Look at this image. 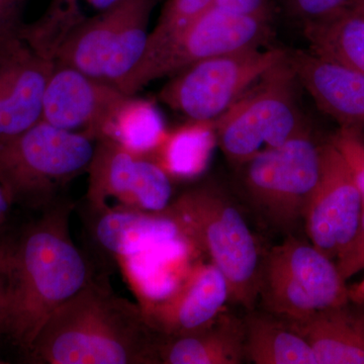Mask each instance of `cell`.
Segmentation results:
<instances>
[{"label": "cell", "instance_id": "obj_1", "mask_svg": "<svg viewBox=\"0 0 364 364\" xmlns=\"http://www.w3.org/2000/svg\"><path fill=\"white\" fill-rule=\"evenodd\" d=\"M73 208L61 196L18 233L0 236V335L26 353L54 311L97 279L72 240Z\"/></svg>", "mask_w": 364, "mask_h": 364}, {"label": "cell", "instance_id": "obj_2", "mask_svg": "<svg viewBox=\"0 0 364 364\" xmlns=\"http://www.w3.org/2000/svg\"><path fill=\"white\" fill-rule=\"evenodd\" d=\"M161 337L140 306L97 277L54 311L28 354L45 364L159 363Z\"/></svg>", "mask_w": 364, "mask_h": 364}, {"label": "cell", "instance_id": "obj_3", "mask_svg": "<svg viewBox=\"0 0 364 364\" xmlns=\"http://www.w3.org/2000/svg\"><path fill=\"white\" fill-rule=\"evenodd\" d=\"M182 240L203 251L229 284L230 301L252 311L259 298V247L243 215L210 184L182 193L165 210Z\"/></svg>", "mask_w": 364, "mask_h": 364}, {"label": "cell", "instance_id": "obj_4", "mask_svg": "<svg viewBox=\"0 0 364 364\" xmlns=\"http://www.w3.org/2000/svg\"><path fill=\"white\" fill-rule=\"evenodd\" d=\"M97 141L41 119L0 142V182L11 203L44 210L68 182L87 172Z\"/></svg>", "mask_w": 364, "mask_h": 364}, {"label": "cell", "instance_id": "obj_5", "mask_svg": "<svg viewBox=\"0 0 364 364\" xmlns=\"http://www.w3.org/2000/svg\"><path fill=\"white\" fill-rule=\"evenodd\" d=\"M298 83L289 54L215 119L218 145L228 159L244 164L312 132L299 107Z\"/></svg>", "mask_w": 364, "mask_h": 364}, {"label": "cell", "instance_id": "obj_6", "mask_svg": "<svg viewBox=\"0 0 364 364\" xmlns=\"http://www.w3.org/2000/svg\"><path fill=\"white\" fill-rule=\"evenodd\" d=\"M272 21L213 6L186 28L148 43L142 59L117 88L126 95H136L152 81L174 75L196 62L265 47L272 37Z\"/></svg>", "mask_w": 364, "mask_h": 364}, {"label": "cell", "instance_id": "obj_7", "mask_svg": "<svg viewBox=\"0 0 364 364\" xmlns=\"http://www.w3.org/2000/svg\"><path fill=\"white\" fill-rule=\"evenodd\" d=\"M159 0H119L65 38L53 62L119 86L142 59L151 14Z\"/></svg>", "mask_w": 364, "mask_h": 364}, {"label": "cell", "instance_id": "obj_8", "mask_svg": "<svg viewBox=\"0 0 364 364\" xmlns=\"http://www.w3.org/2000/svg\"><path fill=\"white\" fill-rule=\"evenodd\" d=\"M345 282L334 260L291 236L263 257L259 296L268 313L298 320L349 301Z\"/></svg>", "mask_w": 364, "mask_h": 364}, {"label": "cell", "instance_id": "obj_9", "mask_svg": "<svg viewBox=\"0 0 364 364\" xmlns=\"http://www.w3.org/2000/svg\"><path fill=\"white\" fill-rule=\"evenodd\" d=\"M289 54L258 47L196 62L171 76L159 100L189 121L214 122Z\"/></svg>", "mask_w": 364, "mask_h": 364}, {"label": "cell", "instance_id": "obj_10", "mask_svg": "<svg viewBox=\"0 0 364 364\" xmlns=\"http://www.w3.org/2000/svg\"><path fill=\"white\" fill-rule=\"evenodd\" d=\"M320 145L310 132L244 163L246 191L275 227L291 230L305 219L320 172Z\"/></svg>", "mask_w": 364, "mask_h": 364}, {"label": "cell", "instance_id": "obj_11", "mask_svg": "<svg viewBox=\"0 0 364 364\" xmlns=\"http://www.w3.org/2000/svg\"><path fill=\"white\" fill-rule=\"evenodd\" d=\"M87 207H117L160 213L169 207L171 178L152 159L139 156L109 140H98L87 170Z\"/></svg>", "mask_w": 364, "mask_h": 364}, {"label": "cell", "instance_id": "obj_12", "mask_svg": "<svg viewBox=\"0 0 364 364\" xmlns=\"http://www.w3.org/2000/svg\"><path fill=\"white\" fill-rule=\"evenodd\" d=\"M363 196L343 158L329 141L320 145V172L305 215L311 243L336 260L358 231Z\"/></svg>", "mask_w": 364, "mask_h": 364}, {"label": "cell", "instance_id": "obj_13", "mask_svg": "<svg viewBox=\"0 0 364 364\" xmlns=\"http://www.w3.org/2000/svg\"><path fill=\"white\" fill-rule=\"evenodd\" d=\"M230 301L226 277L214 263L191 268L162 298L141 306L146 320L162 337H179L213 324Z\"/></svg>", "mask_w": 364, "mask_h": 364}, {"label": "cell", "instance_id": "obj_14", "mask_svg": "<svg viewBox=\"0 0 364 364\" xmlns=\"http://www.w3.org/2000/svg\"><path fill=\"white\" fill-rule=\"evenodd\" d=\"M54 66L21 33L0 42V142L42 119L43 98Z\"/></svg>", "mask_w": 364, "mask_h": 364}, {"label": "cell", "instance_id": "obj_15", "mask_svg": "<svg viewBox=\"0 0 364 364\" xmlns=\"http://www.w3.org/2000/svg\"><path fill=\"white\" fill-rule=\"evenodd\" d=\"M124 95L77 69L55 64L43 98L42 121L97 141L100 124Z\"/></svg>", "mask_w": 364, "mask_h": 364}, {"label": "cell", "instance_id": "obj_16", "mask_svg": "<svg viewBox=\"0 0 364 364\" xmlns=\"http://www.w3.org/2000/svg\"><path fill=\"white\" fill-rule=\"evenodd\" d=\"M289 61L321 111L364 131V74L311 51L289 52Z\"/></svg>", "mask_w": 364, "mask_h": 364}, {"label": "cell", "instance_id": "obj_17", "mask_svg": "<svg viewBox=\"0 0 364 364\" xmlns=\"http://www.w3.org/2000/svg\"><path fill=\"white\" fill-rule=\"evenodd\" d=\"M87 215L90 233L97 247L119 260L182 240L178 228L165 210L88 207Z\"/></svg>", "mask_w": 364, "mask_h": 364}, {"label": "cell", "instance_id": "obj_18", "mask_svg": "<svg viewBox=\"0 0 364 364\" xmlns=\"http://www.w3.org/2000/svg\"><path fill=\"white\" fill-rule=\"evenodd\" d=\"M286 322L310 345L317 364H364V305L349 301Z\"/></svg>", "mask_w": 364, "mask_h": 364}, {"label": "cell", "instance_id": "obj_19", "mask_svg": "<svg viewBox=\"0 0 364 364\" xmlns=\"http://www.w3.org/2000/svg\"><path fill=\"white\" fill-rule=\"evenodd\" d=\"M159 363L239 364L246 358L243 322L221 314L205 329L179 337H161Z\"/></svg>", "mask_w": 364, "mask_h": 364}, {"label": "cell", "instance_id": "obj_20", "mask_svg": "<svg viewBox=\"0 0 364 364\" xmlns=\"http://www.w3.org/2000/svg\"><path fill=\"white\" fill-rule=\"evenodd\" d=\"M135 95L124 93L117 100L100 124L97 141L109 140L133 154L150 157L168 130L157 105Z\"/></svg>", "mask_w": 364, "mask_h": 364}, {"label": "cell", "instance_id": "obj_21", "mask_svg": "<svg viewBox=\"0 0 364 364\" xmlns=\"http://www.w3.org/2000/svg\"><path fill=\"white\" fill-rule=\"evenodd\" d=\"M303 26L311 52L364 74V0Z\"/></svg>", "mask_w": 364, "mask_h": 364}, {"label": "cell", "instance_id": "obj_22", "mask_svg": "<svg viewBox=\"0 0 364 364\" xmlns=\"http://www.w3.org/2000/svg\"><path fill=\"white\" fill-rule=\"evenodd\" d=\"M246 358L255 364H317L310 345L286 321L249 311L243 321Z\"/></svg>", "mask_w": 364, "mask_h": 364}, {"label": "cell", "instance_id": "obj_23", "mask_svg": "<svg viewBox=\"0 0 364 364\" xmlns=\"http://www.w3.org/2000/svg\"><path fill=\"white\" fill-rule=\"evenodd\" d=\"M218 144L214 122L189 121L168 130L150 158L170 178L189 181L207 170Z\"/></svg>", "mask_w": 364, "mask_h": 364}, {"label": "cell", "instance_id": "obj_24", "mask_svg": "<svg viewBox=\"0 0 364 364\" xmlns=\"http://www.w3.org/2000/svg\"><path fill=\"white\" fill-rule=\"evenodd\" d=\"M119 0H52L41 16L48 44L58 49L67 36L91 16L111 9Z\"/></svg>", "mask_w": 364, "mask_h": 364}, {"label": "cell", "instance_id": "obj_25", "mask_svg": "<svg viewBox=\"0 0 364 364\" xmlns=\"http://www.w3.org/2000/svg\"><path fill=\"white\" fill-rule=\"evenodd\" d=\"M215 0H167L158 18L156 26L149 33L148 43L156 42L170 33L186 28L215 6Z\"/></svg>", "mask_w": 364, "mask_h": 364}, {"label": "cell", "instance_id": "obj_26", "mask_svg": "<svg viewBox=\"0 0 364 364\" xmlns=\"http://www.w3.org/2000/svg\"><path fill=\"white\" fill-rule=\"evenodd\" d=\"M328 141L343 158L364 200V131L354 127L340 126Z\"/></svg>", "mask_w": 364, "mask_h": 364}, {"label": "cell", "instance_id": "obj_27", "mask_svg": "<svg viewBox=\"0 0 364 364\" xmlns=\"http://www.w3.org/2000/svg\"><path fill=\"white\" fill-rule=\"evenodd\" d=\"M359 0H286L287 13L301 23L321 20L353 6Z\"/></svg>", "mask_w": 364, "mask_h": 364}, {"label": "cell", "instance_id": "obj_28", "mask_svg": "<svg viewBox=\"0 0 364 364\" xmlns=\"http://www.w3.org/2000/svg\"><path fill=\"white\" fill-rule=\"evenodd\" d=\"M336 264L345 280L364 269V203L358 231L349 245L337 258Z\"/></svg>", "mask_w": 364, "mask_h": 364}, {"label": "cell", "instance_id": "obj_29", "mask_svg": "<svg viewBox=\"0 0 364 364\" xmlns=\"http://www.w3.org/2000/svg\"><path fill=\"white\" fill-rule=\"evenodd\" d=\"M28 0H0V42L21 35Z\"/></svg>", "mask_w": 364, "mask_h": 364}, {"label": "cell", "instance_id": "obj_30", "mask_svg": "<svg viewBox=\"0 0 364 364\" xmlns=\"http://www.w3.org/2000/svg\"><path fill=\"white\" fill-rule=\"evenodd\" d=\"M215 6L239 16L272 21V0H215Z\"/></svg>", "mask_w": 364, "mask_h": 364}, {"label": "cell", "instance_id": "obj_31", "mask_svg": "<svg viewBox=\"0 0 364 364\" xmlns=\"http://www.w3.org/2000/svg\"><path fill=\"white\" fill-rule=\"evenodd\" d=\"M13 205L11 198L0 182V235H1L2 229H4V225L9 218V210Z\"/></svg>", "mask_w": 364, "mask_h": 364}, {"label": "cell", "instance_id": "obj_32", "mask_svg": "<svg viewBox=\"0 0 364 364\" xmlns=\"http://www.w3.org/2000/svg\"><path fill=\"white\" fill-rule=\"evenodd\" d=\"M349 301L364 305V279L348 287Z\"/></svg>", "mask_w": 364, "mask_h": 364}, {"label": "cell", "instance_id": "obj_33", "mask_svg": "<svg viewBox=\"0 0 364 364\" xmlns=\"http://www.w3.org/2000/svg\"><path fill=\"white\" fill-rule=\"evenodd\" d=\"M0 363H2L1 361H0Z\"/></svg>", "mask_w": 364, "mask_h": 364}]
</instances>
